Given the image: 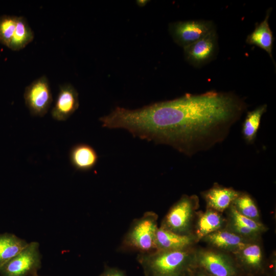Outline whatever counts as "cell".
<instances>
[{
	"instance_id": "6da1fadb",
	"label": "cell",
	"mask_w": 276,
	"mask_h": 276,
	"mask_svg": "<svg viewBox=\"0 0 276 276\" xmlns=\"http://www.w3.org/2000/svg\"><path fill=\"white\" fill-rule=\"evenodd\" d=\"M246 108L245 102L232 93L187 94L137 109L122 108L117 124L134 136L190 156L222 142Z\"/></svg>"
},
{
	"instance_id": "7a4b0ae2",
	"label": "cell",
	"mask_w": 276,
	"mask_h": 276,
	"mask_svg": "<svg viewBox=\"0 0 276 276\" xmlns=\"http://www.w3.org/2000/svg\"><path fill=\"white\" fill-rule=\"evenodd\" d=\"M137 261L145 276H193L197 268L195 254L190 248L139 254Z\"/></svg>"
},
{
	"instance_id": "3957f363",
	"label": "cell",
	"mask_w": 276,
	"mask_h": 276,
	"mask_svg": "<svg viewBox=\"0 0 276 276\" xmlns=\"http://www.w3.org/2000/svg\"><path fill=\"white\" fill-rule=\"evenodd\" d=\"M157 219L155 213L149 211L134 220L123 239L122 249L137 251L139 254L156 251Z\"/></svg>"
},
{
	"instance_id": "277c9868",
	"label": "cell",
	"mask_w": 276,
	"mask_h": 276,
	"mask_svg": "<svg viewBox=\"0 0 276 276\" xmlns=\"http://www.w3.org/2000/svg\"><path fill=\"white\" fill-rule=\"evenodd\" d=\"M198 202L196 195H182L170 209L160 227L180 235H191L192 221Z\"/></svg>"
},
{
	"instance_id": "5b68a950",
	"label": "cell",
	"mask_w": 276,
	"mask_h": 276,
	"mask_svg": "<svg viewBox=\"0 0 276 276\" xmlns=\"http://www.w3.org/2000/svg\"><path fill=\"white\" fill-rule=\"evenodd\" d=\"M41 267L39 244L32 242L0 267L1 276H36Z\"/></svg>"
},
{
	"instance_id": "8992f818",
	"label": "cell",
	"mask_w": 276,
	"mask_h": 276,
	"mask_svg": "<svg viewBox=\"0 0 276 276\" xmlns=\"http://www.w3.org/2000/svg\"><path fill=\"white\" fill-rule=\"evenodd\" d=\"M195 255L197 267L211 276H243L235 260L224 254L202 250Z\"/></svg>"
},
{
	"instance_id": "52a82bcc",
	"label": "cell",
	"mask_w": 276,
	"mask_h": 276,
	"mask_svg": "<svg viewBox=\"0 0 276 276\" xmlns=\"http://www.w3.org/2000/svg\"><path fill=\"white\" fill-rule=\"evenodd\" d=\"M24 98L25 104L32 116H44L53 101L47 77L42 76L27 86L24 91Z\"/></svg>"
},
{
	"instance_id": "ba28073f",
	"label": "cell",
	"mask_w": 276,
	"mask_h": 276,
	"mask_svg": "<svg viewBox=\"0 0 276 276\" xmlns=\"http://www.w3.org/2000/svg\"><path fill=\"white\" fill-rule=\"evenodd\" d=\"M214 30L213 22L206 20L178 21L170 26V31L174 41L183 48Z\"/></svg>"
},
{
	"instance_id": "9c48e42d",
	"label": "cell",
	"mask_w": 276,
	"mask_h": 276,
	"mask_svg": "<svg viewBox=\"0 0 276 276\" xmlns=\"http://www.w3.org/2000/svg\"><path fill=\"white\" fill-rule=\"evenodd\" d=\"M234 254L235 260L244 275L264 274L266 264L259 244L252 242Z\"/></svg>"
},
{
	"instance_id": "30bf717a",
	"label": "cell",
	"mask_w": 276,
	"mask_h": 276,
	"mask_svg": "<svg viewBox=\"0 0 276 276\" xmlns=\"http://www.w3.org/2000/svg\"><path fill=\"white\" fill-rule=\"evenodd\" d=\"M217 35L214 30L197 41L184 47L186 59L195 66H200L209 62L217 51Z\"/></svg>"
},
{
	"instance_id": "8fae6325",
	"label": "cell",
	"mask_w": 276,
	"mask_h": 276,
	"mask_svg": "<svg viewBox=\"0 0 276 276\" xmlns=\"http://www.w3.org/2000/svg\"><path fill=\"white\" fill-rule=\"evenodd\" d=\"M79 105L78 93L70 83L60 86L59 91L51 111L52 118L58 121H64L71 116Z\"/></svg>"
},
{
	"instance_id": "7c38bea8",
	"label": "cell",
	"mask_w": 276,
	"mask_h": 276,
	"mask_svg": "<svg viewBox=\"0 0 276 276\" xmlns=\"http://www.w3.org/2000/svg\"><path fill=\"white\" fill-rule=\"evenodd\" d=\"M195 240V237L191 234L180 235L159 227L156 235V250L189 249Z\"/></svg>"
},
{
	"instance_id": "4fadbf2b",
	"label": "cell",
	"mask_w": 276,
	"mask_h": 276,
	"mask_svg": "<svg viewBox=\"0 0 276 276\" xmlns=\"http://www.w3.org/2000/svg\"><path fill=\"white\" fill-rule=\"evenodd\" d=\"M203 239L216 248L235 254L252 242L229 230L223 229L214 232Z\"/></svg>"
},
{
	"instance_id": "5bb4252c",
	"label": "cell",
	"mask_w": 276,
	"mask_h": 276,
	"mask_svg": "<svg viewBox=\"0 0 276 276\" xmlns=\"http://www.w3.org/2000/svg\"><path fill=\"white\" fill-rule=\"evenodd\" d=\"M241 192L232 188H226L215 184L204 192L203 196L209 209L222 212L228 208Z\"/></svg>"
},
{
	"instance_id": "9a60e30c",
	"label": "cell",
	"mask_w": 276,
	"mask_h": 276,
	"mask_svg": "<svg viewBox=\"0 0 276 276\" xmlns=\"http://www.w3.org/2000/svg\"><path fill=\"white\" fill-rule=\"evenodd\" d=\"M69 157L72 166L81 171L92 169L98 160V154L94 148L84 143L74 146L70 150Z\"/></svg>"
},
{
	"instance_id": "2e32d148",
	"label": "cell",
	"mask_w": 276,
	"mask_h": 276,
	"mask_svg": "<svg viewBox=\"0 0 276 276\" xmlns=\"http://www.w3.org/2000/svg\"><path fill=\"white\" fill-rule=\"evenodd\" d=\"M270 14V10H268L264 20L257 25L254 31L247 36L246 41L249 44L257 45L265 50L272 59L274 38L268 23Z\"/></svg>"
},
{
	"instance_id": "e0dca14e",
	"label": "cell",
	"mask_w": 276,
	"mask_h": 276,
	"mask_svg": "<svg viewBox=\"0 0 276 276\" xmlns=\"http://www.w3.org/2000/svg\"><path fill=\"white\" fill-rule=\"evenodd\" d=\"M224 220L218 212L209 209L200 215L196 224V239L200 240L220 229Z\"/></svg>"
},
{
	"instance_id": "ac0fdd59",
	"label": "cell",
	"mask_w": 276,
	"mask_h": 276,
	"mask_svg": "<svg viewBox=\"0 0 276 276\" xmlns=\"http://www.w3.org/2000/svg\"><path fill=\"white\" fill-rule=\"evenodd\" d=\"M28 243L15 235L0 234V267L21 251Z\"/></svg>"
},
{
	"instance_id": "d6986e66",
	"label": "cell",
	"mask_w": 276,
	"mask_h": 276,
	"mask_svg": "<svg viewBox=\"0 0 276 276\" xmlns=\"http://www.w3.org/2000/svg\"><path fill=\"white\" fill-rule=\"evenodd\" d=\"M34 39V33L24 16H17L15 30L8 46L13 51L24 48Z\"/></svg>"
},
{
	"instance_id": "ffe728a7",
	"label": "cell",
	"mask_w": 276,
	"mask_h": 276,
	"mask_svg": "<svg viewBox=\"0 0 276 276\" xmlns=\"http://www.w3.org/2000/svg\"><path fill=\"white\" fill-rule=\"evenodd\" d=\"M267 109L266 104L261 105L248 112L243 123L242 133L245 141L252 143L256 137L263 114Z\"/></svg>"
},
{
	"instance_id": "44dd1931",
	"label": "cell",
	"mask_w": 276,
	"mask_h": 276,
	"mask_svg": "<svg viewBox=\"0 0 276 276\" xmlns=\"http://www.w3.org/2000/svg\"><path fill=\"white\" fill-rule=\"evenodd\" d=\"M232 204L241 215L259 221L260 216L258 208L249 195L245 193H240Z\"/></svg>"
},
{
	"instance_id": "7402d4cb",
	"label": "cell",
	"mask_w": 276,
	"mask_h": 276,
	"mask_svg": "<svg viewBox=\"0 0 276 276\" xmlns=\"http://www.w3.org/2000/svg\"><path fill=\"white\" fill-rule=\"evenodd\" d=\"M17 16L4 15L0 16V43L8 47L14 34Z\"/></svg>"
},
{
	"instance_id": "603a6c76",
	"label": "cell",
	"mask_w": 276,
	"mask_h": 276,
	"mask_svg": "<svg viewBox=\"0 0 276 276\" xmlns=\"http://www.w3.org/2000/svg\"><path fill=\"white\" fill-rule=\"evenodd\" d=\"M230 208L231 221L253 229L260 234L265 231V227L260 221H257L240 214L231 204Z\"/></svg>"
},
{
	"instance_id": "cb8c5ba5",
	"label": "cell",
	"mask_w": 276,
	"mask_h": 276,
	"mask_svg": "<svg viewBox=\"0 0 276 276\" xmlns=\"http://www.w3.org/2000/svg\"><path fill=\"white\" fill-rule=\"evenodd\" d=\"M229 231L250 241H254L260 234L259 233L231 221Z\"/></svg>"
},
{
	"instance_id": "d4e9b609",
	"label": "cell",
	"mask_w": 276,
	"mask_h": 276,
	"mask_svg": "<svg viewBox=\"0 0 276 276\" xmlns=\"http://www.w3.org/2000/svg\"><path fill=\"white\" fill-rule=\"evenodd\" d=\"M99 276H127L125 272L117 268L107 267Z\"/></svg>"
},
{
	"instance_id": "484cf974",
	"label": "cell",
	"mask_w": 276,
	"mask_h": 276,
	"mask_svg": "<svg viewBox=\"0 0 276 276\" xmlns=\"http://www.w3.org/2000/svg\"><path fill=\"white\" fill-rule=\"evenodd\" d=\"M193 276H211L201 269L197 267Z\"/></svg>"
},
{
	"instance_id": "4316f807",
	"label": "cell",
	"mask_w": 276,
	"mask_h": 276,
	"mask_svg": "<svg viewBox=\"0 0 276 276\" xmlns=\"http://www.w3.org/2000/svg\"><path fill=\"white\" fill-rule=\"evenodd\" d=\"M36 276H38V275H36Z\"/></svg>"
},
{
	"instance_id": "83f0119b",
	"label": "cell",
	"mask_w": 276,
	"mask_h": 276,
	"mask_svg": "<svg viewBox=\"0 0 276 276\" xmlns=\"http://www.w3.org/2000/svg\"><path fill=\"white\" fill-rule=\"evenodd\" d=\"M244 276V275H243Z\"/></svg>"
}]
</instances>
